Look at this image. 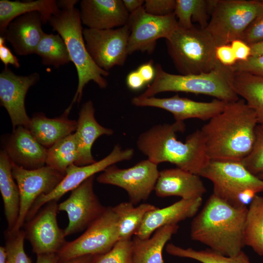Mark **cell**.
<instances>
[{
	"label": "cell",
	"instance_id": "obj_1",
	"mask_svg": "<svg viewBox=\"0 0 263 263\" xmlns=\"http://www.w3.org/2000/svg\"><path fill=\"white\" fill-rule=\"evenodd\" d=\"M258 124L255 112L244 99L227 102L201 129L209 159L241 162L252 150Z\"/></svg>",
	"mask_w": 263,
	"mask_h": 263
},
{
	"label": "cell",
	"instance_id": "obj_2",
	"mask_svg": "<svg viewBox=\"0 0 263 263\" xmlns=\"http://www.w3.org/2000/svg\"><path fill=\"white\" fill-rule=\"evenodd\" d=\"M185 130L184 122L155 125L139 135L137 147L147 159L157 165L170 163L200 176L210 161L207 154L205 138L199 129L189 134L185 142L180 141L176 133Z\"/></svg>",
	"mask_w": 263,
	"mask_h": 263
},
{
	"label": "cell",
	"instance_id": "obj_3",
	"mask_svg": "<svg viewBox=\"0 0 263 263\" xmlns=\"http://www.w3.org/2000/svg\"><path fill=\"white\" fill-rule=\"evenodd\" d=\"M247 211V207L233 206L212 193L193 217L191 238L224 255L236 256L245 245Z\"/></svg>",
	"mask_w": 263,
	"mask_h": 263
},
{
	"label": "cell",
	"instance_id": "obj_4",
	"mask_svg": "<svg viewBox=\"0 0 263 263\" xmlns=\"http://www.w3.org/2000/svg\"><path fill=\"white\" fill-rule=\"evenodd\" d=\"M49 23L64 40L77 73V89L71 103L66 109L70 113L74 104L80 101L83 89L90 81H93L100 88L107 87L108 82L105 77L109 76V73L96 64L87 49L78 9L72 6L60 9L51 17Z\"/></svg>",
	"mask_w": 263,
	"mask_h": 263
},
{
	"label": "cell",
	"instance_id": "obj_5",
	"mask_svg": "<svg viewBox=\"0 0 263 263\" xmlns=\"http://www.w3.org/2000/svg\"><path fill=\"white\" fill-rule=\"evenodd\" d=\"M155 76L151 84L140 97H150L164 92H185L211 96L226 102L238 100L239 96L229 81L230 67L220 62L214 69L207 73L196 75H175L164 70L162 66L155 65Z\"/></svg>",
	"mask_w": 263,
	"mask_h": 263
},
{
	"label": "cell",
	"instance_id": "obj_6",
	"mask_svg": "<svg viewBox=\"0 0 263 263\" xmlns=\"http://www.w3.org/2000/svg\"><path fill=\"white\" fill-rule=\"evenodd\" d=\"M166 43L168 54L180 75L207 73L219 62L214 39L200 27L183 29L178 26L166 39Z\"/></svg>",
	"mask_w": 263,
	"mask_h": 263
},
{
	"label": "cell",
	"instance_id": "obj_7",
	"mask_svg": "<svg viewBox=\"0 0 263 263\" xmlns=\"http://www.w3.org/2000/svg\"><path fill=\"white\" fill-rule=\"evenodd\" d=\"M200 176L212 182L213 194L235 207H247L263 191V180L241 162L210 160Z\"/></svg>",
	"mask_w": 263,
	"mask_h": 263
},
{
	"label": "cell",
	"instance_id": "obj_8",
	"mask_svg": "<svg viewBox=\"0 0 263 263\" xmlns=\"http://www.w3.org/2000/svg\"><path fill=\"white\" fill-rule=\"evenodd\" d=\"M261 3L258 0H215L205 29L217 46L241 39L257 15Z\"/></svg>",
	"mask_w": 263,
	"mask_h": 263
},
{
	"label": "cell",
	"instance_id": "obj_9",
	"mask_svg": "<svg viewBox=\"0 0 263 263\" xmlns=\"http://www.w3.org/2000/svg\"><path fill=\"white\" fill-rule=\"evenodd\" d=\"M119 241L118 217L113 207H106L81 235L67 242L57 254L60 261L82 256H99L110 251Z\"/></svg>",
	"mask_w": 263,
	"mask_h": 263
},
{
	"label": "cell",
	"instance_id": "obj_10",
	"mask_svg": "<svg viewBox=\"0 0 263 263\" xmlns=\"http://www.w3.org/2000/svg\"><path fill=\"white\" fill-rule=\"evenodd\" d=\"M159 171L158 165L147 159L127 169L119 168L115 164L111 165L96 180L99 183L124 189L130 202L136 205L148 199L154 190Z\"/></svg>",
	"mask_w": 263,
	"mask_h": 263
},
{
	"label": "cell",
	"instance_id": "obj_11",
	"mask_svg": "<svg viewBox=\"0 0 263 263\" xmlns=\"http://www.w3.org/2000/svg\"><path fill=\"white\" fill-rule=\"evenodd\" d=\"M134 152L133 149H123L117 144L108 155L99 161L82 166L75 164L71 165L58 186L50 193L42 195L36 200L28 213L25 222L33 218L42 206L51 201L57 202L67 192L72 191L96 173L103 171L109 166L117 163L131 160Z\"/></svg>",
	"mask_w": 263,
	"mask_h": 263
},
{
	"label": "cell",
	"instance_id": "obj_12",
	"mask_svg": "<svg viewBox=\"0 0 263 263\" xmlns=\"http://www.w3.org/2000/svg\"><path fill=\"white\" fill-rule=\"evenodd\" d=\"M130 31L126 24L110 29L85 28L83 38L87 49L96 64L108 71L124 64L127 56Z\"/></svg>",
	"mask_w": 263,
	"mask_h": 263
},
{
	"label": "cell",
	"instance_id": "obj_13",
	"mask_svg": "<svg viewBox=\"0 0 263 263\" xmlns=\"http://www.w3.org/2000/svg\"><path fill=\"white\" fill-rule=\"evenodd\" d=\"M127 25L130 34L128 53L136 51L152 54L157 40L166 39L178 27L174 13L165 16H156L146 12L143 6L130 14Z\"/></svg>",
	"mask_w": 263,
	"mask_h": 263
},
{
	"label": "cell",
	"instance_id": "obj_14",
	"mask_svg": "<svg viewBox=\"0 0 263 263\" xmlns=\"http://www.w3.org/2000/svg\"><path fill=\"white\" fill-rule=\"evenodd\" d=\"M12 171L20 193L19 217L12 230L18 231L24 225L28 213L36 200L39 196L53 191L65 174L46 165L37 169H28L12 163Z\"/></svg>",
	"mask_w": 263,
	"mask_h": 263
},
{
	"label": "cell",
	"instance_id": "obj_15",
	"mask_svg": "<svg viewBox=\"0 0 263 263\" xmlns=\"http://www.w3.org/2000/svg\"><path fill=\"white\" fill-rule=\"evenodd\" d=\"M41 210L24 224L25 239L30 243L33 252L37 255L57 253L67 241L64 229L57 223V201L46 204Z\"/></svg>",
	"mask_w": 263,
	"mask_h": 263
},
{
	"label": "cell",
	"instance_id": "obj_16",
	"mask_svg": "<svg viewBox=\"0 0 263 263\" xmlns=\"http://www.w3.org/2000/svg\"><path fill=\"white\" fill-rule=\"evenodd\" d=\"M94 175L71 191L69 197L58 204V211L67 214L69 223L64 229L65 236L86 229L105 209L94 190Z\"/></svg>",
	"mask_w": 263,
	"mask_h": 263
},
{
	"label": "cell",
	"instance_id": "obj_17",
	"mask_svg": "<svg viewBox=\"0 0 263 263\" xmlns=\"http://www.w3.org/2000/svg\"><path fill=\"white\" fill-rule=\"evenodd\" d=\"M37 72L28 75L15 74L8 66L0 74V105L7 111L13 130L18 126L28 128L30 118L26 113L25 99L29 88L39 79Z\"/></svg>",
	"mask_w": 263,
	"mask_h": 263
},
{
	"label": "cell",
	"instance_id": "obj_18",
	"mask_svg": "<svg viewBox=\"0 0 263 263\" xmlns=\"http://www.w3.org/2000/svg\"><path fill=\"white\" fill-rule=\"evenodd\" d=\"M131 103L137 107H150L165 110L172 113L175 121L184 122L185 120L190 118L208 121L222 112L227 102L216 98L210 102H199L180 97L176 94L168 98L137 96L132 99Z\"/></svg>",
	"mask_w": 263,
	"mask_h": 263
},
{
	"label": "cell",
	"instance_id": "obj_19",
	"mask_svg": "<svg viewBox=\"0 0 263 263\" xmlns=\"http://www.w3.org/2000/svg\"><path fill=\"white\" fill-rule=\"evenodd\" d=\"M48 149L39 143L29 130L18 126L3 143V150L12 163L28 169L46 165Z\"/></svg>",
	"mask_w": 263,
	"mask_h": 263
},
{
	"label": "cell",
	"instance_id": "obj_20",
	"mask_svg": "<svg viewBox=\"0 0 263 263\" xmlns=\"http://www.w3.org/2000/svg\"><path fill=\"white\" fill-rule=\"evenodd\" d=\"M79 12L82 23L97 29L123 26L130 16L122 0H82Z\"/></svg>",
	"mask_w": 263,
	"mask_h": 263
},
{
	"label": "cell",
	"instance_id": "obj_21",
	"mask_svg": "<svg viewBox=\"0 0 263 263\" xmlns=\"http://www.w3.org/2000/svg\"><path fill=\"white\" fill-rule=\"evenodd\" d=\"M201 176L175 168L159 171L154 191L159 197L178 196L182 199L202 198L207 189Z\"/></svg>",
	"mask_w": 263,
	"mask_h": 263
},
{
	"label": "cell",
	"instance_id": "obj_22",
	"mask_svg": "<svg viewBox=\"0 0 263 263\" xmlns=\"http://www.w3.org/2000/svg\"><path fill=\"white\" fill-rule=\"evenodd\" d=\"M94 113L91 100L83 103L80 108L77 128L74 133L77 153L75 164L76 166H85L95 162L92 153L94 143L101 136H110L113 133L112 129L99 124L95 118Z\"/></svg>",
	"mask_w": 263,
	"mask_h": 263
},
{
	"label": "cell",
	"instance_id": "obj_23",
	"mask_svg": "<svg viewBox=\"0 0 263 263\" xmlns=\"http://www.w3.org/2000/svg\"><path fill=\"white\" fill-rule=\"evenodd\" d=\"M202 202V198L181 199L165 207H157L147 213L135 236L142 239H148L160 227L178 224L181 221L194 217L198 212Z\"/></svg>",
	"mask_w": 263,
	"mask_h": 263
},
{
	"label": "cell",
	"instance_id": "obj_24",
	"mask_svg": "<svg viewBox=\"0 0 263 263\" xmlns=\"http://www.w3.org/2000/svg\"><path fill=\"white\" fill-rule=\"evenodd\" d=\"M40 14L31 12L20 16L8 25L3 37L19 56L35 54L44 36Z\"/></svg>",
	"mask_w": 263,
	"mask_h": 263
},
{
	"label": "cell",
	"instance_id": "obj_25",
	"mask_svg": "<svg viewBox=\"0 0 263 263\" xmlns=\"http://www.w3.org/2000/svg\"><path fill=\"white\" fill-rule=\"evenodd\" d=\"M67 113L53 118L42 113H35L31 118L28 129L42 146L49 149L55 143L75 132L77 122L68 118Z\"/></svg>",
	"mask_w": 263,
	"mask_h": 263
},
{
	"label": "cell",
	"instance_id": "obj_26",
	"mask_svg": "<svg viewBox=\"0 0 263 263\" xmlns=\"http://www.w3.org/2000/svg\"><path fill=\"white\" fill-rule=\"evenodd\" d=\"M60 11L55 0L28 1L0 0V35L3 36L9 24L16 18L25 14L38 12L43 23L49 22L51 17Z\"/></svg>",
	"mask_w": 263,
	"mask_h": 263
},
{
	"label": "cell",
	"instance_id": "obj_27",
	"mask_svg": "<svg viewBox=\"0 0 263 263\" xmlns=\"http://www.w3.org/2000/svg\"><path fill=\"white\" fill-rule=\"evenodd\" d=\"M12 171V162L3 150L0 152V191L3 202L7 230L12 231L19 219L20 199Z\"/></svg>",
	"mask_w": 263,
	"mask_h": 263
},
{
	"label": "cell",
	"instance_id": "obj_28",
	"mask_svg": "<svg viewBox=\"0 0 263 263\" xmlns=\"http://www.w3.org/2000/svg\"><path fill=\"white\" fill-rule=\"evenodd\" d=\"M178 229V224L171 225L158 228L148 239L135 236L132 240L134 263H165L163 249Z\"/></svg>",
	"mask_w": 263,
	"mask_h": 263
},
{
	"label": "cell",
	"instance_id": "obj_29",
	"mask_svg": "<svg viewBox=\"0 0 263 263\" xmlns=\"http://www.w3.org/2000/svg\"><path fill=\"white\" fill-rule=\"evenodd\" d=\"M229 81L236 94L254 111L258 124L263 125V78L230 68Z\"/></svg>",
	"mask_w": 263,
	"mask_h": 263
},
{
	"label": "cell",
	"instance_id": "obj_30",
	"mask_svg": "<svg viewBox=\"0 0 263 263\" xmlns=\"http://www.w3.org/2000/svg\"><path fill=\"white\" fill-rule=\"evenodd\" d=\"M215 0H176L174 13L178 26L189 29L197 22L205 29L208 25Z\"/></svg>",
	"mask_w": 263,
	"mask_h": 263
},
{
	"label": "cell",
	"instance_id": "obj_31",
	"mask_svg": "<svg viewBox=\"0 0 263 263\" xmlns=\"http://www.w3.org/2000/svg\"><path fill=\"white\" fill-rule=\"evenodd\" d=\"M113 208L118 219L119 240H130L140 227L147 213L157 207L148 203L135 206L131 202H126Z\"/></svg>",
	"mask_w": 263,
	"mask_h": 263
},
{
	"label": "cell",
	"instance_id": "obj_32",
	"mask_svg": "<svg viewBox=\"0 0 263 263\" xmlns=\"http://www.w3.org/2000/svg\"><path fill=\"white\" fill-rule=\"evenodd\" d=\"M244 237L245 245L263 256V196L256 195L247 207Z\"/></svg>",
	"mask_w": 263,
	"mask_h": 263
},
{
	"label": "cell",
	"instance_id": "obj_33",
	"mask_svg": "<svg viewBox=\"0 0 263 263\" xmlns=\"http://www.w3.org/2000/svg\"><path fill=\"white\" fill-rule=\"evenodd\" d=\"M35 54L40 57L43 65L53 66L56 68L71 61L66 43L58 34L45 33Z\"/></svg>",
	"mask_w": 263,
	"mask_h": 263
},
{
	"label": "cell",
	"instance_id": "obj_34",
	"mask_svg": "<svg viewBox=\"0 0 263 263\" xmlns=\"http://www.w3.org/2000/svg\"><path fill=\"white\" fill-rule=\"evenodd\" d=\"M166 251L170 255L193 259L201 263H251L248 256L243 250L236 256H227L209 248L197 250L169 243L166 245Z\"/></svg>",
	"mask_w": 263,
	"mask_h": 263
},
{
	"label": "cell",
	"instance_id": "obj_35",
	"mask_svg": "<svg viewBox=\"0 0 263 263\" xmlns=\"http://www.w3.org/2000/svg\"><path fill=\"white\" fill-rule=\"evenodd\" d=\"M77 156L76 143L73 133L48 149L46 166L65 174L68 168L75 164Z\"/></svg>",
	"mask_w": 263,
	"mask_h": 263
},
{
	"label": "cell",
	"instance_id": "obj_36",
	"mask_svg": "<svg viewBox=\"0 0 263 263\" xmlns=\"http://www.w3.org/2000/svg\"><path fill=\"white\" fill-rule=\"evenodd\" d=\"M5 248L7 263H32L24 248L25 239L23 230L5 231Z\"/></svg>",
	"mask_w": 263,
	"mask_h": 263
},
{
	"label": "cell",
	"instance_id": "obj_37",
	"mask_svg": "<svg viewBox=\"0 0 263 263\" xmlns=\"http://www.w3.org/2000/svg\"><path fill=\"white\" fill-rule=\"evenodd\" d=\"M241 162L254 175L263 172V125L258 124L257 126L252 150Z\"/></svg>",
	"mask_w": 263,
	"mask_h": 263
},
{
	"label": "cell",
	"instance_id": "obj_38",
	"mask_svg": "<svg viewBox=\"0 0 263 263\" xmlns=\"http://www.w3.org/2000/svg\"><path fill=\"white\" fill-rule=\"evenodd\" d=\"M94 263H134L132 240H119L110 251L96 256Z\"/></svg>",
	"mask_w": 263,
	"mask_h": 263
},
{
	"label": "cell",
	"instance_id": "obj_39",
	"mask_svg": "<svg viewBox=\"0 0 263 263\" xmlns=\"http://www.w3.org/2000/svg\"><path fill=\"white\" fill-rule=\"evenodd\" d=\"M241 40L248 45L263 41V0L257 15L244 31Z\"/></svg>",
	"mask_w": 263,
	"mask_h": 263
},
{
	"label": "cell",
	"instance_id": "obj_40",
	"mask_svg": "<svg viewBox=\"0 0 263 263\" xmlns=\"http://www.w3.org/2000/svg\"><path fill=\"white\" fill-rule=\"evenodd\" d=\"M176 0H146L143 5L148 13L156 16H165L173 13Z\"/></svg>",
	"mask_w": 263,
	"mask_h": 263
},
{
	"label": "cell",
	"instance_id": "obj_41",
	"mask_svg": "<svg viewBox=\"0 0 263 263\" xmlns=\"http://www.w3.org/2000/svg\"><path fill=\"white\" fill-rule=\"evenodd\" d=\"M230 67L233 71L246 72L263 78V56H250L246 60L238 61Z\"/></svg>",
	"mask_w": 263,
	"mask_h": 263
},
{
	"label": "cell",
	"instance_id": "obj_42",
	"mask_svg": "<svg viewBox=\"0 0 263 263\" xmlns=\"http://www.w3.org/2000/svg\"><path fill=\"white\" fill-rule=\"evenodd\" d=\"M215 54L217 60L224 66L231 67L237 62L233 50L230 44L217 46Z\"/></svg>",
	"mask_w": 263,
	"mask_h": 263
},
{
	"label": "cell",
	"instance_id": "obj_43",
	"mask_svg": "<svg viewBox=\"0 0 263 263\" xmlns=\"http://www.w3.org/2000/svg\"><path fill=\"white\" fill-rule=\"evenodd\" d=\"M6 40L3 37H0V59L5 65H12L17 68L20 67L18 58L14 55L10 49L5 44Z\"/></svg>",
	"mask_w": 263,
	"mask_h": 263
},
{
	"label": "cell",
	"instance_id": "obj_44",
	"mask_svg": "<svg viewBox=\"0 0 263 263\" xmlns=\"http://www.w3.org/2000/svg\"><path fill=\"white\" fill-rule=\"evenodd\" d=\"M238 61L246 60L251 55L250 46L241 39H236L230 44Z\"/></svg>",
	"mask_w": 263,
	"mask_h": 263
},
{
	"label": "cell",
	"instance_id": "obj_45",
	"mask_svg": "<svg viewBox=\"0 0 263 263\" xmlns=\"http://www.w3.org/2000/svg\"><path fill=\"white\" fill-rule=\"evenodd\" d=\"M126 83L129 88L134 91L141 89L146 84L137 70L132 71L128 74Z\"/></svg>",
	"mask_w": 263,
	"mask_h": 263
},
{
	"label": "cell",
	"instance_id": "obj_46",
	"mask_svg": "<svg viewBox=\"0 0 263 263\" xmlns=\"http://www.w3.org/2000/svg\"><path fill=\"white\" fill-rule=\"evenodd\" d=\"M137 71L146 83H148L153 81L155 78V67L153 65L152 60L141 65Z\"/></svg>",
	"mask_w": 263,
	"mask_h": 263
},
{
	"label": "cell",
	"instance_id": "obj_47",
	"mask_svg": "<svg viewBox=\"0 0 263 263\" xmlns=\"http://www.w3.org/2000/svg\"><path fill=\"white\" fill-rule=\"evenodd\" d=\"M96 256L86 255L60 261L58 263H94Z\"/></svg>",
	"mask_w": 263,
	"mask_h": 263
},
{
	"label": "cell",
	"instance_id": "obj_48",
	"mask_svg": "<svg viewBox=\"0 0 263 263\" xmlns=\"http://www.w3.org/2000/svg\"><path fill=\"white\" fill-rule=\"evenodd\" d=\"M58 261L57 253L43 254L37 255L36 263H58Z\"/></svg>",
	"mask_w": 263,
	"mask_h": 263
},
{
	"label": "cell",
	"instance_id": "obj_49",
	"mask_svg": "<svg viewBox=\"0 0 263 263\" xmlns=\"http://www.w3.org/2000/svg\"><path fill=\"white\" fill-rule=\"evenodd\" d=\"M124 6L127 11L132 13L144 5L143 0H122Z\"/></svg>",
	"mask_w": 263,
	"mask_h": 263
},
{
	"label": "cell",
	"instance_id": "obj_50",
	"mask_svg": "<svg viewBox=\"0 0 263 263\" xmlns=\"http://www.w3.org/2000/svg\"><path fill=\"white\" fill-rule=\"evenodd\" d=\"M251 56H263V41L249 45Z\"/></svg>",
	"mask_w": 263,
	"mask_h": 263
},
{
	"label": "cell",
	"instance_id": "obj_51",
	"mask_svg": "<svg viewBox=\"0 0 263 263\" xmlns=\"http://www.w3.org/2000/svg\"><path fill=\"white\" fill-rule=\"evenodd\" d=\"M78 1L76 0H62L57 1V4L59 8L62 9L75 6Z\"/></svg>",
	"mask_w": 263,
	"mask_h": 263
},
{
	"label": "cell",
	"instance_id": "obj_52",
	"mask_svg": "<svg viewBox=\"0 0 263 263\" xmlns=\"http://www.w3.org/2000/svg\"><path fill=\"white\" fill-rule=\"evenodd\" d=\"M0 263H7V254L4 246H0Z\"/></svg>",
	"mask_w": 263,
	"mask_h": 263
},
{
	"label": "cell",
	"instance_id": "obj_53",
	"mask_svg": "<svg viewBox=\"0 0 263 263\" xmlns=\"http://www.w3.org/2000/svg\"><path fill=\"white\" fill-rule=\"evenodd\" d=\"M257 176H258L259 178H260L261 179L263 180V172L261 173V174H260L259 175H258Z\"/></svg>",
	"mask_w": 263,
	"mask_h": 263
}]
</instances>
